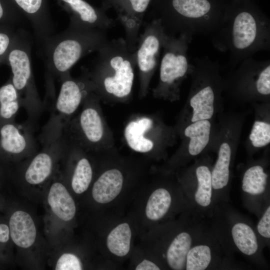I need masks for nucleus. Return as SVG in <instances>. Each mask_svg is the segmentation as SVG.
Returning <instances> with one entry per match:
<instances>
[{
    "label": "nucleus",
    "mask_w": 270,
    "mask_h": 270,
    "mask_svg": "<svg viewBox=\"0 0 270 270\" xmlns=\"http://www.w3.org/2000/svg\"><path fill=\"white\" fill-rule=\"evenodd\" d=\"M212 42L219 51L228 52L229 66L234 67L258 51L270 50V20L252 0L228 2Z\"/></svg>",
    "instance_id": "f257e3e1"
},
{
    "label": "nucleus",
    "mask_w": 270,
    "mask_h": 270,
    "mask_svg": "<svg viewBox=\"0 0 270 270\" xmlns=\"http://www.w3.org/2000/svg\"><path fill=\"white\" fill-rule=\"evenodd\" d=\"M225 0H154L148 14L159 19L166 34H212L221 26Z\"/></svg>",
    "instance_id": "f03ea898"
},
{
    "label": "nucleus",
    "mask_w": 270,
    "mask_h": 270,
    "mask_svg": "<svg viewBox=\"0 0 270 270\" xmlns=\"http://www.w3.org/2000/svg\"><path fill=\"white\" fill-rule=\"evenodd\" d=\"M106 30L69 24L40 44L48 76L62 78L82 57L98 52L108 41Z\"/></svg>",
    "instance_id": "7ed1b4c3"
},
{
    "label": "nucleus",
    "mask_w": 270,
    "mask_h": 270,
    "mask_svg": "<svg viewBox=\"0 0 270 270\" xmlns=\"http://www.w3.org/2000/svg\"><path fill=\"white\" fill-rule=\"evenodd\" d=\"M88 74L94 89L118 98L130 95L134 80L136 54L129 50L124 38L110 40L98 52Z\"/></svg>",
    "instance_id": "20e7f679"
},
{
    "label": "nucleus",
    "mask_w": 270,
    "mask_h": 270,
    "mask_svg": "<svg viewBox=\"0 0 270 270\" xmlns=\"http://www.w3.org/2000/svg\"><path fill=\"white\" fill-rule=\"evenodd\" d=\"M210 226L226 256L232 260L233 254L238 253L259 265L266 266L260 242L250 222L228 202L216 205Z\"/></svg>",
    "instance_id": "39448f33"
},
{
    "label": "nucleus",
    "mask_w": 270,
    "mask_h": 270,
    "mask_svg": "<svg viewBox=\"0 0 270 270\" xmlns=\"http://www.w3.org/2000/svg\"><path fill=\"white\" fill-rule=\"evenodd\" d=\"M31 50L30 39L22 29L17 34L8 59L12 74V83L19 94L22 106L34 118L40 112L42 104L33 76Z\"/></svg>",
    "instance_id": "423d86ee"
},
{
    "label": "nucleus",
    "mask_w": 270,
    "mask_h": 270,
    "mask_svg": "<svg viewBox=\"0 0 270 270\" xmlns=\"http://www.w3.org/2000/svg\"><path fill=\"white\" fill-rule=\"evenodd\" d=\"M192 36L180 34L177 36L166 34L160 68V82L156 92L172 94L178 92V86L190 72L194 65L190 64L188 55L189 45Z\"/></svg>",
    "instance_id": "0eeeda50"
},
{
    "label": "nucleus",
    "mask_w": 270,
    "mask_h": 270,
    "mask_svg": "<svg viewBox=\"0 0 270 270\" xmlns=\"http://www.w3.org/2000/svg\"><path fill=\"white\" fill-rule=\"evenodd\" d=\"M61 86L52 115L44 132V140L52 142L61 138L68 118L82 101L94 90L89 78L82 80L72 78L70 72L60 78Z\"/></svg>",
    "instance_id": "6e6552de"
},
{
    "label": "nucleus",
    "mask_w": 270,
    "mask_h": 270,
    "mask_svg": "<svg viewBox=\"0 0 270 270\" xmlns=\"http://www.w3.org/2000/svg\"><path fill=\"white\" fill-rule=\"evenodd\" d=\"M232 260L226 254L209 220L189 250L185 270H219L229 268Z\"/></svg>",
    "instance_id": "1a4fd4ad"
},
{
    "label": "nucleus",
    "mask_w": 270,
    "mask_h": 270,
    "mask_svg": "<svg viewBox=\"0 0 270 270\" xmlns=\"http://www.w3.org/2000/svg\"><path fill=\"white\" fill-rule=\"evenodd\" d=\"M166 32L159 19L154 18L146 24L144 32L138 36L136 54V66L140 74L143 90L159 62Z\"/></svg>",
    "instance_id": "9d476101"
},
{
    "label": "nucleus",
    "mask_w": 270,
    "mask_h": 270,
    "mask_svg": "<svg viewBox=\"0 0 270 270\" xmlns=\"http://www.w3.org/2000/svg\"><path fill=\"white\" fill-rule=\"evenodd\" d=\"M211 170L208 164H198L194 169V178L182 188L191 210L208 220L212 217L215 208Z\"/></svg>",
    "instance_id": "9b49d317"
},
{
    "label": "nucleus",
    "mask_w": 270,
    "mask_h": 270,
    "mask_svg": "<svg viewBox=\"0 0 270 270\" xmlns=\"http://www.w3.org/2000/svg\"><path fill=\"white\" fill-rule=\"evenodd\" d=\"M154 0H104L103 8H111L125 32V41L129 50L135 52L143 20Z\"/></svg>",
    "instance_id": "f8f14e48"
},
{
    "label": "nucleus",
    "mask_w": 270,
    "mask_h": 270,
    "mask_svg": "<svg viewBox=\"0 0 270 270\" xmlns=\"http://www.w3.org/2000/svg\"><path fill=\"white\" fill-rule=\"evenodd\" d=\"M235 89L242 93L257 96L270 94V60L248 58L244 60L234 74Z\"/></svg>",
    "instance_id": "ddd939ff"
},
{
    "label": "nucleus",
    "mask_w": 270,
    "mask_h": 270,
    "mask_svg": "<svg viewBox=\"0 0 270 270\" xmlns=\"http://www.w3.org/2000/svg\"><path fill=\"white\" fill-rule=\"evenodd\" d=\"M268 176L260 165H253L244 172L241 188L247 208L258 217L270 204Z\"/></svg>",
    "instance_id": "4468645a"
},
{
    "label": "nucleus",
    "mask_w": 270,
    "mask_h": 270,
    "mask_svg": "<svg viewBox=\"0 0 270 270\" xmlns=\"http://www.w3.org/2000/svg\"><path fill=\"white\" fill-rule=\"evenodd\" d=\"M71 12L70 24L104 30L112 28L114 20L107 16L105 10L98 9L84 0H61Z\"/></svg>",
    "instance_id": "2eb2a0df"
},
{
    "label": "nucleus",
    "mask_w": 270,
    "mask_h": 270,
    "mask_svg": "<svg viewBox=\"0 0 270 270\" xmlns=\"http://www.w3.org/2000/svg\"><path fill=\"white\" fill-rule=\"evenodd\" d=\"M232 149L228 144L220 146L216 162L211 170L214 201L216 205L230 200V166Z\"/></svg>",
    "instance_id": "dca6fc26"
},
{
    "label": "nucleus",
    "mask_w": 270,
    "mask_h": 270,
    "mask_svg": "<svg viewBox=\"0 0 270 270\" xmlns=\"http://www.w3.org/2000/svg\"><path fill=\"white\" fill-rule=\"evenodd\" d=\"M0 148L10 154L20 155L36 148V145L28 126L6 122L0 126Z\"/></svg>",
    "instance_id": "f3484780"
},
{
    "label": "nucleus",
    "mask_w": 270,
    "mask_h": 270,
    "mask_svg": "<svg viewBox=\"0 0 270 270\" xmlns=\"http://www.w3.org/2000/svg\"><path fill=\"white\" fill-rule=\"evenodd\" d=\"M14 0L27 15L37 42L40 45L54 32L53 22L42 12L43 0Z\"/></svg>",
    "instance_id": "a211bd4d"
},
{
    "label": "nucleus",
    "mask_w": 270,
    "mask_h": 270,
    "mask_svg": "<svg viewBox=\"0 0 270 270\" xmlns=\"http://www.w3.org/2000/svg\"><path fill=\"white\" fill-rule=\"evenodd\" d=\"M123 182V176L120 170H106L94 183L92 189L94 200L102 204L109 203L120 194Z\"/></svg>",
    "instance_id": "6ab92c4d"
},
{
    "label": "nucleus",
    "mask_w": 270,
    "mask_h": 270,
    "mask_svg": "<svg viewBox=\"0 0 270 270\" xmlns=\"http://www.w3.org/2000/svg\"><path fill=\"white\" fill-rule=\"evenodd\" d=\"M9 224L10 235L15 244L22 248L32 246L36 231L33 220L28 213L20 210L14 212Z\"/></svg>",
    "instance_id": "aec40b11"
},
{
    "label": "nucleus",
    "mask_w": 270,
    "mask_h": 270,
    "mask_svg": "<svg viewBox=\"0 0 270 270\" xmlns=\"http://www.w3.org/2000/svg\"><path fill=\"white\" fill-rule=\"evenodd\" d=\"M48 200L53 212L60 219L68 221L75 216L74 202L62 184L55 182L52 184Z\"/></svg>",
    "instance_id": "412c9836"
},
{
    "label": "nucleus",
    "mask_w": 270,
    "mask_h": 270,
    "mask_svg": "<svg viewBox=\"0 0 270 270\" xmlns=\"http://www.w3.org/2000/svg\"><path fill=\"white\" fill-rule=\"evenodd\" d=\"M172 191L160 187L149 196L145 208L146 218L150 220L159 221L166 216L172 209L174 202Z\"/></svg>",
    "instance_id": "4be33fe9"
},
{
    "label": "nucleus",
    "mask_w": 270,
    "mask_h": 270,
    "mask_svg": "<svg viewBox=\"0 0 270 270\" xmlns=\"http://www.w3.org/2000/svg\"><path fill=\"white\" fill-rule=\"evenodd\" d=\"M152 121L142 118L128 124L124 130V136L128 146L134 150L146 152L152 150V142L146 138L144 134L152 126Z\"/></svg>",
    "instance_id": "5701e85b"
},
{
    "label": "nucleus",
    "mask_w": 270,
    "mask_h": 270,
    "mask_svg": "<svg viewBox=\"0 0 270 270\" xmlns=\"http://www.w3.org/2000/svg\"><path fill=\"white\" fill-rule=\"evenodd\" d=\"M52 144V142L44 144L45 150L34 156L27 168L24 176L30 184H40L50 174L53 165L50 152Z\"/></svg>",
    "instance_id": "b1692460"
},
{
    "label": "nucleus",
    "mask_w": 270,
    "mask_h": 270,
    "mask_svg": "<svg viewBox=\"0 0 270 270\" xmlns=\"http://www.w3.org/2000/svg\"><path fill=\"white\" fill-rule=\"evenodd\" d=\"M78 123L82 135L88 142L94 144L101 140L104 134L102 122L94 108H84L80 115Z\"/></svg>",
    "instance_id": "393cba45"
},
{
    "label": "nucleus",
    "mask_w": 270,
    "mask_h": 270,
    "mask_svg": "<svg viewBox=\"0 0 270 270\" xmlns=\"http://www.w3.org/2000/svg\"><path fill=\"white\" fill-rule=\"evenodd\" d=\"M210 129L208 120L193 122L186 128L184 134L190 139L188 150L191 156L199 154L206 147L210 140Z\"/></svg>",
    "instance_id": "a878e982"
},
{
    "label": "nucleus",
    "mask_w": 270,
    "mask_h": 270,
    "mask_svg": "<svg viewBox=\"0 0 270 270\" xmlns=\"http://www.w3.org/2000/svg\"><path fill=\"white\" fill-rule=\"evenodd\" d=\"M132 231L129 224L124 222L118 224L108 234L106 246L109 251L118 256H124L130 250Z\"/></svg>",
    "instance_id": "bb28decb"
},
{
    "label": "nucleus",
    "mask_w": 270,
    "mask_h": 270,
    "mask_svg": "<svg viewBox=\"0 0 270 270\" xmlns=\"http://www.w3.org/2000/svg\"><path fill=\"white\" fill-rule=\"evenodd\" d=\"M22 106L19 94L12 82L0 88V118L12 119Z\"/></svg>",
    "instance_id": "cd10ccee"
},
{
    "label": "nucleus",
    "mask_w": 270,
    "mask_h": 270,
    "mask_svg": "<svg viewBox=\"0 0 270 270\" xmlns=\"http://www.w3.org/2000/svg\"><path fill=\"white\" fill-rule=\"evenodd\" d=\"M92 170L88 160L82 158L77 162L72 179V186L78 194L84 192L92 181Z\"/></svg>",
    "instance_id": "c85d7f7f"
},
{
    "label": "nucleus",
    "mask_w": 270,
    "mask_h": 270,
    "mask_svg": "<svg viewBox=\"0 0 270 270\" xmlns=\"http://www.w3.org/2000/svg\"><path fill=\"white\" fill-rule=\"evenodd\" d=\"M249 138L254 147L260 148L268 145L270 142V124L263 121H255Z\"/></svg>",
    "instance_id": "c756f323"
},
{
    "label": "nucleus",
    "mask_w": 270,
    "mask_h": 270,
    "mask_svg": "<svg viewBox=\"0 0 270 270\" xmlns=\"http://www.w3.org/2000/svg\"><path fill=\"white\" fill-rule=\"evenodd\" d=\"M260 219L255 228L258 236L264 246H268L270 239V204H268L258 216Z\"/></svg>",
    "instance_id": "7c9ffc66"
},
{
    "label": "nucleus",
    "mask_w": 270,
    "mask_h": 270,
    "mask_svg": "<svg viewBox=\"0 0 270 270\" xmlns=\"http://www.w3.org/2000/svg\"><path fill=\"white\" fill-rule=\"evenodd\" d=\"M82 269L80 260L74 254L66 253L58 258L55 270H80Z\"/></svg>",
    "instance_id": "2f4dec72"
},
{
    "label": "nucleus",
    "mask_w": 270,
    "mask_h": 270,
    "mask_svg": "<svg viewBox=\"0 0 270 270\" xmlns=\"http://www.w3.org/2000/svg\"><path fill=\"white\" fill-rule=\"evenodd\" d=\"M12 38L9 34L0 32V58L12 46L16 37Z\"/></svg>",
    "instance_id": "473e14b6"
},
{
    "label": "nucleus",
    "mask_w": 270,
    "mask_h": 270,
    "mask_svg": "<svg viewBox=\"0 0 270 270\" xmlns=\"http://www.w3.org/2000/svg\"><path fill=\"white\" fill-rule=\"evenodd\" d=\"M136 270H159L160 267L153 262L144 260L142 261L136 268Z\"/></svg>",
    "instance_id": "72a5a7b5"
},
{
    "label": "nucleus",
    "mask_w": 270,
    "mask_h": 270,
    "mask_svg": "<svg viewBox=\"0 0 270 270\" xmlns=\"http://www.w3.org/2000/svg\"><path fill=\"white\" fill-rule=\"evenodd\" d=\"M10 230L5 224H0V242H6L9 239Z\"/></svg>",
    "instance_id": "f704fd0d"
},
{
    "label": "nucleus",
    "mask_w": 270,
    "mask_h": 270,
    "mask_svg": "<svg viewBox=\"0 0 270 270\" xmlns=\"http://www.w3.org/2000/svg\"><path fill=\"white\" fill-rule=\"evenodd\" d=\"M4 11L2 5L0 2V20H2L4 16Z\"/></svg>",
    "instance_id": "c9c22d12"
},
{
    "label": "nucleus",
    "mask_w": 270,
    "mask_h": 270,
    "mask_svg": "<svg viewBox=\"0 0 270 270\" xmlns=\"http://www.w3.org/2000/svg\"><path fill=\"white\" fill-rule=\"evenodd\" d=\"M226 0V2H234V1H238V0Z\"/></svg>",
    "instance_id": "e433bc0d"
}]
</instances>
